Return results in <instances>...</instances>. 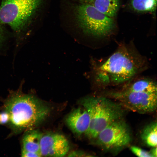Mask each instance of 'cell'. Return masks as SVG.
I'll return each mask as SVG.
<instances>
[{"instance_id": "cell-2", "label": "cell", "mask_w": 157, "mask_h": 157, "mask_svg": "<svg viewBox=\"0 0 157 157\" xmlns=\"http://www.w3.org/2000/svg\"><path fill=\"white\" fill-rule=\"evenodd\" d=\"M4 108L9 115L11 128L16 133L35 129L45 120L50 110L35 96L20 90L9 95L4 102Z\"/></svg>"}, {"instance_id": "cell-1", "label": "cell", "mask_w": 157, "mask_h": 157, "mask_svg": "<svg viewBox=\"0 0 157 157\" xmlns=\"http://www.w3.org/2000/svg\"><path fill=\"white\" fill-rule=\"evenodd\" d=\"M148 61L131 43H120L106 60L94 62L92 76L94 85L101 88L122 85L147 68Z\"/></svg>"}, {"instance_id": "cell-15", "label": "cell", "mask_w": 157, "mask_h": 157, "mask_svg": "<svg viewBox=\"0 0 157 157\" xmlns=\"http://www.w3.org/2000/svg\"><path fill=\"white\" fill-rule=\"evenodd\" d=\"M9 115L6 111L0 113V125L5 124L9 123Z\"/></svg>"}, {"instance_id": "cell-3", "label": "cell", "mask_w": 157, "mask_h": 157, "mask_svg": "<svg viewBox=\"0 0 157 157\" xmlns=\"http://www.w3.org/2000/svg\"><path fill=\"white\" fill-rule=\"evenodd\" d=\"M106 94L122 107L134 112L150 113L156 109L157 83L151 78L136 77L122 85L120 89Z\"/></svg>"}, {"instance_id": "cell-16", "label": "cell", "mask_w": 157, "mask_h": 157, "mask_svg": "<svg viewBox=\"0 0 157 157\" xmlns=\"http://www.w3.org/2000/svg\"><path fill=\"white\" fill-rule=\"evenodd\" d=\"M21 155L22 157H40L41 155L38 154L30 152L22 149Z\"/></svg>"}, {"instance_id": "cell-11", "label": "cell", "mask_w": 157, "mask_h": 157, "mask_svg": "<svg viewBox=\"0 0 157 157\" xmlns=\"http://www.w3.org/2000/svg\"><path fill=\"white\" fill-rule=\"evenodd\" d=\"M25 131L22 140V149L37 153L41 155L40 141L42 134L38 130L34 129Z\"/></svg>"}, {"instance_id": "cell-13", "label": "cell", "mask_w": 157, "mask_h": 157, "mask_svg": "<svg viewBox=\"0 0 157 157\" xmlns=\"http://www.w3.org/2000/svg\"><path fill=\"white\" fill-rule=\"evenodd\" d=\"M157 124L156 122H152L143 129L141 134L142 141L148 146L157 147Z\"/></svg>"}, {"instance_id": "cell-4", "label": "cell", "mask_w": 157, "mask_h": 157, "mask_svg": "<svg viewBox=\"0 0 157 157\" xmlns=\"http://www.w3.org/2000/svg\"><path fill=\"white\" fill-rule=\"evenodd\" d=\"M80 103L90 115V126L85 134L90 138L95 139L101 131L121 119L123 115L122 107L108 97H88L83 98Z\"/></svg>"}, {"instance_id": "cell-9", "label": "cell", "mask_w": 157, "mask_h": 157, "mask_svg": "<svg viewBox=\"0 0 157 157\" xmlns=\"http://www.w3.org/2000/svg\"><path fill=\"white\" fill-rule=\"evenodd\" d=\"M90 121V115L84 107H78L72 110L67 116L66 124L74 133L81 135L87 132Z\"/></svg>"}, {"instance_id": "cell-7", "label": "cell", "mask_w": 157, "mask_h": 157, "mask_svg": "<svg viewBox=\"0 0 157 157\" xmlns=\"http://www.w3.org/2000/svg\"><path fill=\"white\" fill-rule=\"evenodd\" d=\"M129 127L121 119L107 126L98 134L96 143L106 150H119L128 145L131 141Z\"/></svg>"}, {"instance_id": "cell-6", "label": "cell", "mask_w": 157, "mask_h": 157, "mask_svg": "<svg viewBox=\"0 0 157 157\" xmlns=\"http://www.w3.org/2000/svg\"><path fill=\"white\" fill-rule=\"evenodd\" d=\"M42 0H2L0 23L20 32L35 13Z\"/></svg>"}, {"instance_id": "cell-10", "label": "cell", "mask_w": 157, "mask_h": 157, "mask_svg": "<svg viewBox=\"0 0 157 157\" xmlns=\"http://www.w3.org/2000/svg\"><path fill=\"white\" fill-rule=\"evenodd\" d=\"M80 3L88 4L110 17L115 16L119 9L120 0H78Z\"/></svg>"}, {"instance_id": "cell-5", "label": "cell", "mask_w": 157, "mask_h": 157, "mask_svg": "<svg viewBox=\"0 0 157 157\" xmlns=\"http://www.w3.org/2000/svg\"><path fill=\"white\" fill-rule=\"evenodd\" d=\"M74 13L76 23L85 34L97 38L110 35L115 27L114 19L92 5L80 3L75 6Z\"/></svg>"}, {"instance_id": "cell-14", "label": "cell", "mask_w": 157, "mask_h": 157, "mask_svg": "<svg viewBox=\"0 0 157 157\" xmlns=\"http://www.w3.org/2000/svg\"><path fill=\"white\" fill-rule=\"evenodd\" d=\"M130 150L134 154L139 157H152L149 151L145 150L136 146H132Z\"/></svg>"}, {"instance_id": "cell-19", "label": "cell", "mask_w": 157, "mask_h": 157, "mask_svg": "<svg viewBox=\"0 0 157 157\" xmlns=\"http://www.w3.org/2000/svg\"><path fill=\"white\" fill-rule=\"evenodd\" d=\"M3 38V34L1 29L0 27V43L1 42Z\"/></svg>"}, {"instance_id": "cell-12", "label": "cell", "mask_w": 157, "mask_h": 157, "mask_svg": "<svg viewBox=\"0 0 157 157\" xmlns=\"http://www.w3.org/2000/svg\"><path fill=\"white\" fill-rule=\"evenodd\" d=\"M157 0H130L131 9L139 13H153L156 9Z\"/></svg>"}, {"instance_id": "cell-8", "label": "cell", "mask_w": 157, "mask_h": 157, "mask_svg": "<svg viewBox=\"0 0 157 157\" xmlns=\"http://www.w3.org/2000/svg\"><path fill=\"white\" fill-rule=\"evenodd\" d=\"M68 140L63 135L56 133L42 134L40 141L41 156L63 157L68 152Z\"/></svg>"}, {"instance_id": "cell-18", "label": "cell", "mask_w": 157, "mask_h": 157, "mask_svg": "<svg viewBox=\"0 0 157 157\" xmlns=\"http://www.w3.org/2000/svg\"><path fill=\"white\" fill-rule=\"evenodd\" d=\"M153 148L149 152L152 157H156L157 156V147Z\"/></svg>"}, {"instance_id": "cell-17", "label": "cell", "mask_w": 157, "mask_h": 157, "mask_svg": "<svg viewBox=\"0 0 157 157\" xmlns=\"http://www.w3.org/2000/svg\"><path fill=\"white\" fill-rule=\"evenodd\" d=\"M88 154L83 151H75L70 153L68 156H69L72 157H81V156H87Z\"/></svg>"}]
</instances>
